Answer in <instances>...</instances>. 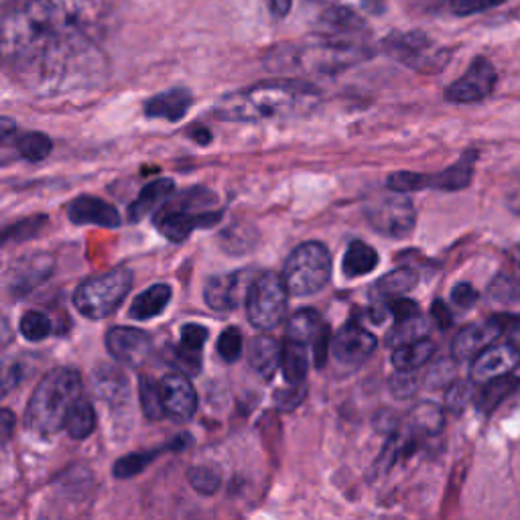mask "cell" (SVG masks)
Masks as SVG:
<instances>
[{"instance_id": "6da1fadb", "label": "cell", "mask_w": 520, "mask_h": 520, "mask_svg": "<svg viewBox=\"0 0 520 520\" xmlns=\"http://www.w3.org/2000/svg\"><path fill=\"white\" fill-rule=\"evenodd\" d=\"M110 9V0H27L5 17L7 70L37 96L94 88L106 72Z\"/></svg>"}, {"instance_id": "7a4b0ae2", "label": "cell", "mask_w": 520, "mask_h": 520, "mask_svg": "<svg viewBox=\"0 0 520 520\" xmlns=\"http://www.w3.org/2000/svg\"><path fill=\"white\" fill-rule=\"evenodd\" d=\"M321 94L301 80H269L232 92L216 104V118L228 122H260L313 110Z\"/></svg>"}, {"instance_id": "3957f363", "label": "cell", "mask_w": 520, "mask_h": 520, "mask_svg": "<svg viewBox=\"0 0 520 520\" xmlns=\"http://www.w3.org/2000/svg\"><path fill=\"white\" fill-rule=\"evenodd\" d=\"M82 397V378L74 368H53L47 372L29 401L25 423L37 435H53L65 427L72 405Z\"/></svg>"}, {"instance_id": "277c9868", "label": "cell", "mask_w": 520, "mask_h": 520, "mask_svg": "<svg viewBox=\"0 0 520 520\" xmlns=\"http://www.w3.org/2000/svg\"><path fill=\"white\" fill-rule=\"evenodd\" d=\"M317 53L325 55L321 70H340L366 57L370 31L350 7H330L319 19Z\"/></svg>"}, {"instance_id": "5b68a950", "label": "cell", "mask_w": 520, "mask_h": 520, "mask_svg": "<svg viewBox=\"0 0 520 520\" xmlns=\"http://www.w3.org/2000/svg\"><path fill=\"white\" fill-rule=\"evenodd\" d=\"M332 275L330 250L321 242H303L287 258L283 279L291 295L307 297L319 293Z\"/></svg>"}, {"instance_id": "8992f818", "label": "cell", "mask_w": 520, "mask_h": 520, "mask_svg": "<svg viewBox=\"0 0 520 520\" xmlns=\"http://www.w3.org/2000/svg\"><path fill=\"white\" fill-rule=\"evenodd\" d=\"M130 287H133V273L114 269L84 281L74 293V305L88 319H104L120 307Z\"/></svg>"}, {"instance_id": "52a82bcc", "label": "cell", "mask_w": 520, "mask_h": 520, "mask_svg": "<svg viewBox=\"0 0 520 520\" xmlns=\"http://www.w3.org/2000/svg\"><path fill=\"white\" fill-rule=\"evenodd\" d=\"M289 295L283 277H277L275 273L254 277L246 297L248 321L260 332L275 330L287 313Z\"/></svg>"}, {"instance_id": "ba28073f", "label": "cell", "mask_w": 520, "mask_h": 520, "mask_svg": "<svg viewBox=\"0 0 520 520\" xmlns=\"http://www.w3.org/2000/svg\"><path fill=\"white\" fill-rule=\"evenodd\" d=\"M382 49L393 59L407 65V68L427 74L441 70L449 59L447 53L421 31L388 35L382 41Z\"/></svg>"}, {"instance_id": "9c48e42d", "label": "cell", "mask_w": 520, "mask_h": 520, "mask_svg": "<svg viewBox=\"0 0 520 520\" xmlns=\"http://www.w3.org/2000/svg\"><path fill=\"white\" fill-rule=\"evenodd\" d=\"M409 193L393 191L366 206L364 216L370 228L386 238H407L417 222V212Z\"/></svg>"}, {"instance_id": "30bf717a", "label": "cell", "mask_w": 520, "mask_h": 520, "mask_svg": "<svg viewBox=\"0 0 520 520\" xmlns=\"http://www.w3.org/2000/svg\"><path fill=\"white\" fill-rule=\"evenodd\" d=\"M496 70L490 59L476 57L468 72L445 88V100L453 104H474L486 100L496 88Z\"/></svg>"}, {"instance_id": "8fae6325", "label": "cell", "mask_w": 520, "mask_h": 520, "mask_svg": "<svg viewBox=\"0 0 520 520\" xmlns=\"http://www.w3.org/2000/svg\"><path fill=\"white\" fill-rule=\"evenodd\" d=\"M252 281L254 279L250 277V271H234L228 275L212 277L204 287V301L210 309L218 313L234 311L238 305L246 303Z\"/></svg>"}, {"instance_id": "7c38bea8", "label": "cell", "mask_w": 520, "mask_h": 520, "mask_svg": "<svg viewBox=\"0 0 520 520\" xmlns=\"http://www.w3.org/2000/svg\"><path fill=\"white\" fill-rule=\"evenodd\" d=\"M106 350L114 360L130 368H139L149 360L151 336L137 328L116 325V328L108 330L106 334Z\"/></svg>"}, {"instance_id": "4fadbf2b", "label": "cell", "mask_w": 520, "mask_h": 520, "mask_svg": "<svg viewBox=\"0 0 520 520\" xmlns=\"http://www.w3.org/2000/svg\"><path fill=\"white\" fill-rule=\"evenodd\" d=\"M504 317H492L484 323H474L455 336L451 344V356L455 360H470L492 346L506 330Z\"/></svg>"}, {"instance_id": "5bb4252c", "label": "cell", "mask_w": 520, "mask_h": 520, "mask_svg": "<svg viewBox=\"0 0 520 520\" xmlns=\"http://www.w3.org/2000/svg\"><path fill=\"white\" fill-rule=\"evenodd\" d=\"M220 218H222V212H214V214L198 212L193 216V214H189V210H181V208L167 204L159 212L155 224L167 240L183 242L195 228H208V226L216 224Z\"/></svg>"}, {"instance_id": "9a60e30c", "label": "cell", "mask_w": 520, "mask_h": 520, "mask_svg": "<svg viewBox=\"0 0 520 520\" xmlns=\"http://www.w3.org/2000/svg\"><path fill=\"white\" fill-rule=\"evenodd\" d=\"M53 273V258L45 252L21 256L7 275L9 291L15 297H23L39 287Z\"/></svg>"}, {"instance_id": "2e32d148", "label": "cell", "mask_w": 520, "mask_h": 520, "mask_svg": "<svg viewBox=\"0 0 520 520\" xmlns=\"http://www.w3.org/2000/svg\"><path fill=\"white\" fill-rule=\"evenodd\" d=\"M159 384L167 417L177 423L189 421L195 415V409H198V397H195L189 378L183 372H171L165 374Z\"/></svg>"}, {"instance_id": "e0dca14e", "label": "cell", "mask_w": 520, "mask_h": 520, "mask_svg": "<svg viewBox=\"0 0 520 520\" xmlns=\"http://www.w3.org/2000/svg\"><path fill=\"white\" fill-rule=\"evenodd\" d=\"M520 364V350L514 344H492L484 352L474 358L472 364V380L474 382H488L506 374Z\"/></svg>"}, {"instance_id": "ac0fdd59", "label": "cell", "mask_w": 520, "mask_h": 520, "mask_svg": "<svg viewBox=\"0 0 520 520\" xmlns=\"http://www.w3.org/2000/svg\"><path fill=\"white\" fill-rule=\"evenodd\" d=\"M376 350V338L360 328V325L348 323L338 332L334 340V354L340 364L356 368L368 360V356Z\"/></svg>"}, {"instance_id": "d6986e66", "label": "cell", "mask_w": 520, "mask_h": 520, "mask_svg": "<svg viewBox=\"0 0 520 520\" xmlns=\"http://www.w3.org/2000/svg\"><path fill=\"white\" fill-rule=\"evenodd\" d=\"M68 216L78 226H86V224H94L100 228L120 226L118 210L100 198H92V195H80V198H76L68 208Z\"/></svg>"}, {"instance_id": "ffe728a7", "label": "cell", "mask_w": 520, "mask_h": 520, "mask_svg": "<svg viewBox=\"0 0 520 520\" xmlns=\"http://www.w3.org/2000/svg\"><path fill=\"white\" fill-rule=\"evenodd\" d=\"M92 382H94L96 395L102 401H106L108 405L122 407L128 401L130 386H128V378L122 370L108 366V364H102L94 370Z\"/></svg>"}, {"instance_id": "44dd1931", "label": "cell", "mask_w": 520, "mask_h": 520, "mask_svg": "<svg viewBox=\"0 0 520 520\" xmlns=\"http://www.w3.org/2000/svg\"><path fill=\"white\" fill-rule=\"evenodd\" d=\"M193 104V96L187 88H173L153 96L145 102V114L149 118H165L169 122L181 120Z\"/></svg>"}, {"instance_id": "7402d4cb", "label": "cell", "mask_w": 520, "mask_h": 520, "mask_svg": "<svg viewBox=\"0 0 520 520\" xmlns=\"http://www.w3.org/2000/svg\"><path fill=\"white\" fill-rule=\"evenodd\" d=\"M210 332L200 323H185L179 334V346H177V358L183 366V370L198 372L202 362V350L208 342Z\"/></svg>"}, {"instance_id": "603a6c76", "label": "cell", "mask_w": 520, "mask_h": 520, "mask_svg": "<svg viewBox=\"0 0 520 520\" xmlns=\"http://www.w3.org/2000/svg\"><path fill=\"white\" fill-rule=\"evenodd\" d=\"M281 354L283 344H279L271 336H260L254 338L248 348V364L258 376L269 380L277 372V368H281Z\"/></svg>"}, {"instance_id": "cb8c5ba5", "label": "cell", "mask_w": 520, "mask_h": 520, "mask_svg": "<svg viewBox=\"0 0 520 520\" xmlns=\"http://www.w3.org/2000/svg\"><path fill=\"white\" fill-rule=\"evenodd\" d=\"M175 189L173 179H155L149 185L143 187V191L139 193V198L128 206V220L130 222H141L143 218H147V214L155 212L163 202H167L171 198V193Z\"/></svg>"}, {"instance_id": "d4e9b609", "label": "cell", "mask_w": 520, "mask_h": 520, "mask_svg": "<svg viewBox=\"0 0 520 520\" xmlns=\"http://www.w3.org/2000/svg\"><path fill=\"white\" fill-rule=\"evenodd\" d=\"M474 161H476V153L474 151L466 153L458 163L451 165L449 169L435 173V175H427V187L441 189V191H460V189L468 187L472 181V175H474Z\"/></svg>"}, {"instance_id": "484cf974", "label": "cell", "mask_w": 520, "mask_h": 520, "mask_svg": "<svg viewBox=\"0 0 520 520\" xmlns=\"http://www.w3.org/2000/svg\"><path fill=\"white\" fill-rule=\"evenodd\" d=\"M169 301H171V287L163 285V283L153 285V287H149L147 291H143L141 295L135 297V301L130 303L128 315L137 319V321L153 319L167 309Z\"/></svg>"}, {"instance_id": "4316f807", "label": "cell", "mask_w": 520, "mask_h": 520, "mask_svg": "<svg viewBox=\"0 0 520 520\" xmlns=\"http://www.w3.org/2000/svg\"><path fill=\"white\" fill-rule=\"evenodd\" d=\"M309 346L289 340H283V354H281V370L289 384H305L307 368H309Z\"/></svg>"}, {"instance_id": "83f0119b", "label": "cell", "mask_w": 520, "mask_h": 520, "mask_svg": "<svg viewBox=\"0 0 520 520\" xmlns=\"http://www.w3.org/2000/svg\"><path fill=\"white\" fill-rule=\"evenodd\" d=\"M376 267H378V254L372 246H368L366 242H360V240L350 242V246L346 248V254H344V263H342V271L348 279L364 277V275L372 273Z\"/></svg>"}, {"instance_id": "f1b7e54d", "label": "cell", "mask_w": 520, "mask_h": 520, "mask_svg": "<svg viewBox=\"0 0 520 520\" xmlns=\"http://www.w3.org/2000/svg\"><path fill=\"white\" fill-rule=\"evenodd\" d=\"M419 277L415 271L411 269H395L390 271L388 275L380 277L378 283L374 285V301H390L395 297H403L405 293H409L411 289H415Z\"/></svg>"}, {"instance_id": "f546056e", "label": "cell", "mask_w": 520, "mask_h": 520, "mask_svg": "<svg viewBox=\"0 0 520 520\" xmlns=\"http://www.w3.org/2000/svg\"><path fill=\"white\" fill-rule=\"evenodd\" d=\"M323 319L317 311L313 309H301L297 311L291 319H289V325H287V332H285V338L289 340H295V342H301V344H307L309 348L313 346L317 334L323 330Z\"/></svg>"}, {"instance_id": "4dcf8cb0", "label": "cell", "mask_w": 520, "mask_h": 520, "mask_svg": "<svg viewBox=\"0 0 520 520\" xmlns=\"http://www.w3.org/2000/svg\"><path fill=\"white\" fill-rule=\"evenodd\" d=\"M518 386H520V380L512 374L488 380L486 386L480 390V395L476 397L478 409L482 413H492L502 401H506L510 395L516 393Z\"/></svg>"}, {"instance_id": "1f68e13d", "label": "cell", "mask_w": 520, "mask_h": 520, "mask_svg": "<svg viewBox=\"0 0 520 520\" xmlns=\"http://www.w3.org/2000/svg\"><path fill=\"white\" fill-rule=\"evenodd\" d=\"M427 334H429V321L421 313H417L413 317L395 321V328L390 330L386 336V344L390 348H399V346L423 340V338H427Z\"/></svg>"}, {"instance_id": "d6a6232c", "label": "cell", "mask_w": 520, "mask_h": 520, "mask_svg": "<svg viewBox=\"0 0 520 520\" xmlns=\"http://www.w3.org/2000/svg\"><path fill=\"white\" fill-rule=\"evenodd\" d=\"M65 433L72 439H86L96 429V411L86 397H80L65 419Z\"/></svg>"}, {"instance_id": "836d02e7", "label": "cell", "mask_w": 520, "mask_h": 520, "mask_svg": "<svg viewBox=\"0 0 520 520\" xmlns=\"http://www.w3.org/2000/svg\"><path fill=\"white\" fill-rule=\"evenodd\" d=\"M433 354H435V344L431 340L423 338V340L395 348L393 366L397 370H417L423 364H427L433 358Z\"/></svg>"}, {"instance_id": "e575fe53", "label": "cell", "mask_w": 520, "mask_h": 520, "mask_svg": "<svg viewBox=\"0 0 520 520\" xmlns=\"http://www.w3.org/2000/svg\"><path fill=\"white\" fill-rule=\"evenodd\" d=\"M139 397H141L143 415L149 421H161L163 417H167L165 403H163V393H161V384H157L153 378L141 376Z\"/></svg>"}, {"instance_id": "d590c367", "label": "cell", "mask_w": 520, "mask_h": 520, "mask_svg": "<svg viewBox=\"0 0 520 520\" xmlns=\"http://www.w3.org/2000/svg\"><path fill=\"white\" fill-rule=\"evenodd\" d=\"M15 153L29 161V163H39L49 157L51 153V141L43 133H29L21 135L19 141L15 139Z\"/></svg>"}, {"instance_id": "8d00e7d4", "label": "cell", "mask_w": 520, "mask_h": 520, "mask_svg": "<svg viewBox=\"0 0 520 520\" xmlns=\"http://www.w3.org/2000/svg\"><path fill=\"white\" fill-rule=\"evenodd\" d=\"M411 427L423 435H437L443 429V411L435 403H421L411 413Z\"/></svg>"}, {"instance_id": "74e56055", "label": "cell", "mask_w": 520, "mask_h": 520, "mask_svg": "<svg viewBox=\"0 0 520 520\" xmlns=\"http://www.w3.org/2000/svg\"><path fill=\"white\" fill-rule=\"evenodd\" d=\"M163 449H153V451H139V453H128L124 455V458H120L114 468H112V474L120 480H126V478H133V476H139L155 458L161 453Z\"/></svg>"}, {"instance_id": "f35d334b", "label": "cell", "mask_w": 520, "mask_h": 520, "mask_svg": "<svg viewBox=\"0 0 520 520\" xmlns=\"http://www.w3.org/2000/svg\"><path fill=\"white\" fill-rule=\"evenodd\" d=\"M474 401V386L472 382L466 380H458L449 384L447 393H445V407L451 415H462L468 405Z\"/></svg>"}, {"instance_id": "ab89813d", "label": "cell", "mask_w": 520, "mask_h": 520, "mask_svg": "<svg viewBox=\"0 0 520 520\" xmlns=\"http://www.w3.org/2000/svg\"><path fill=\"white\" fill-rule=\"evenodd\" d=\"M19 330L25 340L41 342L51 334V319L41 311H29L21 317Z\"/></svg>"}, {"instance_id": "60d3db41", "label": "cell", "mask_w": 520, "mask_h": 520, "mask_svg": "<svg viewBox=\"0 0 520 520\" xmlns=\"http://www.w3.org/2000/svg\"><path fill=\"white\" fill-rule=\"evenodd\" d=\"M187 480L191 484V488L198 492V494H204V496H212L218 492L220 484H222V476L212 470V468H206V466H200V468H191L187 472Z\"/></svg>"}, {"instance_id": "b9f144b4", "label": "cell", "mask_w": 520, "mask_h": 520, "mask_svg": "<svg viewBox=\"0 0 520 520\" xmlns=\"http://www.w3.org/2000/svg\"><path fill=\"white\" fill-rule=\"evenodd\" d=\"M488 297L496 305L516 303L520 299V285L516 279L508 277V275H500L492 281V285L488 289Z\"/></svg>"}, {"instance_id": "7bdbcfd3", "label": "cell", "mask_w": 520, "mask_h": 520, "mask_svg": "<svg viewBox=\"0 0 520 520\" xmlns=\"http://www.w3.org/2000/svg\"><path fill=\"white\" fill-rule=\"evenodd\" d=\"M47 224V218L45 216H35V218H27L23 222H17L13 226H9L5 230V236H3V242L5 244H11V242H21V240H27V238H33L41 232V228Z\"/></svg>"}, {"instance_id": "ee69618b", "label": "cell", "mask_w": 520, "mask_h": 520, "mask_svg": "<svg viewBox=\"0 0 520 520\" xmlns=\"http://www.w3.org/2000/svg\"><path fill=\"white\" fill-rule=\"evenodd\" d=\"M242 334L238 328H228L218 338V354L224 362H236L242 356Z\"/></svg>"}, {"instance_id": "f6af8a7d", "label": "cell", "mask_w": 520, "mask_h": 520, "mask_svg": "<svg viewBox=\"0 0 520 520\" xmlns=\"http://www.w3.org/2000/svg\"><path fill=\"white\" fill-rule=\"evenodd\" d=\"M427 187V175L421 173H409V171H401L388 177V189L390 191H399V193H413L419 189Z\"/></svg>"}, {"instance_id": "bcb514c9", "label": "cell", "mask_w": 520, "mask_h": 520, "mask_svg": "<svg viewBox=\"0 0 520 520\" xmlns=\"http://www.w3.org/2000/svg\"><path fill=\"white\" fill-rule=\"evenodd\" d=\"M506 0H451V11L460 17H470L504 5Z\"/></svg>"}, {"instance_id": "7dc6e473", "label": "cell", "mask_w": 520, "mask_h": 520, "mask_svg": "<svg viewBox=\"0 0 520 520\" xmlns=\"http://www.w3.org/2000/svg\"><path fill=\"white\" fill-rule=\"evenodd\" d=\"M305 395H307L305 384H291V388L277 390L273 399H275V405L281 411H293V409H297L303 403Z\"/></svg>"}, {"instance_id": "c3c4849f", "label": "cell", "mask_w": 520, "mask_h": 520, "mask_svg": "<svg viewBox=\"0 0 520 520\" xmlns=\"http://www.w3.org/2000/svg\"><path fill=\"white\" fill-rule=\"evenodd\" d=\"M413 370H399L393 378H390V393L397 399H409L417 390V378L411 374Z\"/></svg>"}, {"instance_id": "681fc988", "label": "cell", "mask_w": 520, "mask_h": 520, "mask_svg": "<svg viewBox=\"0 0 520 520\" xmlns=\"http://www.w3.org/2000/svg\"><path fill=\"white\" fill-rule=\"evenodd\" d=\"M328 348H330V330H328V325H323V330L317 334V338L311 346V356H313L315 368H323L325 360H328Z\"/></svg>"}, {"instance_id": "f907efd6", "label": "cell", "mask_w": 520, "mask_h": 520, "mask_svg": "<svg viewBox=\"0 0 520 520\" xmlns=\"http://www.w3.org/2000/svg\"><path fill=\"white\" fill-rule=\"evenodd\" d=\"M451 301L458 307H462V309H470L478 301V293H476V289L470 283H460V285L453 287Z\"/></svg>"}, {"instance_id": "816d5d0a", "label": "cell", "mask_w": 520, "mask_h": 520, "mask_svg": "<svg viewBox=\"0 0 520 520\" xmlns=\"http://www.w3.org/2000/svg\"><path fill=\"white\" fill-rule=\"evenodd\" d=\"M388 311L395 315V321H399V319H407V317L417 315V313H419V307H417V303L411 301V299L395 297V299H390Z\"/></svg>"}, {"instance_id": "f5cc1de1", "label": "cell", "mask_w": 520, "mask_h": 520, "mask_svg": "<svg viewBox=\"0 0 520 520\" xmlns=\"http://www.w3.org/2000/svg\"><path fill=\"white\" fill-rule=\"evenodd\" d=\"M451 376H453V366L447 364V362H439L431 368L427 382L431 386H445L451 380Z\"/></svg>"}, {"instance_id": "db71d44e", "label": "cell", "mask_w": 520, "mask_h": 520, "mask_svg": "<svg viewBox=\"0 0 520 520\" xmlns=\"http://www.w3.org/2000/svg\"><path fill=\"white\" fill-rule=\"evenodd\" d=\"M431 315H433L435 323L439 325V328H441V330H447V328H449V325L453 323V315H451V311L447 309V305H445L443 301H435V303H433Z\"/></svg>"}, {"instance_id": "11a10c76", "label": "cell", "mask_w": 520, "mask_h": 520, "mask_svg": "<svg viewBox=\"0 0 520 520\" xmlns=\"http://www.w3.org/2000/svg\"><path fill=\"white\" fill-rule=\"evenodd\" d=\"M265 5L269 9V13L275 17V19H283L291 13V7H293V0H265Z\"/></svg>"}, {"instance_id": "9f6ffc18", "label": "cell", "mask_w": 520, "mask_h": 520, "mask_svg": "<svg viewBox=\"0 0 520 520\" xmlns=\"http://www.w3.org/2000/svg\"><path fill=\"white\" fill-rule=\"evenodd\" d=\"M506 202H508V208L520 216V177L514 179V183L510 185L508 189V195H506Z\"/></svg>"}, {"instance_id": "6f0895ef", "label": "cell", "mask_w": 520, "mask_h": 520, "mask_svg": "<svg viewBox=\"0 0 520 520\" xmlns=\"http://www.w3.org/2000/svg\"><path fill=\"white\" fill-rule=\"evenodd\" d=\"M189 135L198 141L200 145H208L210 141H212V135H210V130L206 128V126H202V124H195V126H191L189 128Z\"/></svg>"}, {"instance_id": "680465c9", "label": "cell", "mask_w": 520, "mask_h": 520, "mask_svg": "<svg viewBox=\"0 0 520 520\" xmlns=\"http://www.w3.org/2000/svg\"><path fill=\"white\" fill-rule=\"evenodd\" d=\"M13 423H15V419H13L11 411H7V409H5V411H3V439H5V441L11 437Z\"/></svg>"}, {"instance_id": "91938a15", "label": "cell", "mask_w": 520, "mask_h": 520, "mask_svg": "<svg viewBox=\"0 0 520 520\" xmlns=\"http://www.w3.org/2000/svg\"><path fill=\"white\" fill-rule=\"evenodd\" d=\"M510 338H512V344L520 350V319L512 321V328H510Z\"/></svg>"}, {"instance_id": "94428289", "label": "cell", "mask_w": 520, "mask_h": 520, "mask_svg": "<svg viewBox=\"0 0 520 520\" xmlns=\"http://www.w3.org/2000/svg\"><path fill=\"white\" fill-rule=\"evenodd\" d=\"M364 5L368 7V11H376V13H382V9H384L382 0H364Z\"/></svg>"}, {"instance_id": "6125c7cd", "label": "cell", "mask_w": 520, "mask_h": 520, "mask_svg": "<svg viewBox=\"0 0 520 520\" xmlns=\"http://www.w3.org/2000/svg\"><path fill=\"white\" fill-rule=\"evenodd\" d=\"M518 258H520V256H518ZM518 263H520V260H518Z\"/></svg>"}]
</instances>
